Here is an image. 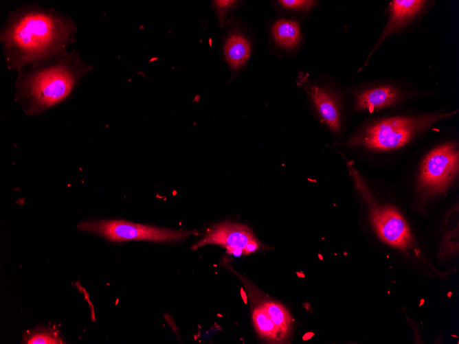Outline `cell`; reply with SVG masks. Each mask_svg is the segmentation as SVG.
<instances>
[{
    "label": "cell",
    "instance_id": "cell-1",
    "mask_svg": "<svg viewBox=\"0 0 459 344\" xmlns=\"http://www.w3.org/2000/svg\"><path fill=\"white\" fill-rule=\"evenodd\" d=\"M76 24L69 16L37 3H23L8 13L1 29L8 68L18 73L66 53L76 41Z\"/></svg>",
    "mask_w": 459,
    "mask_h": 344
},
{
    "label": "cell",
    "instance_id": "cell-2",
    "mask_svg": "<svg viewBox=\"0 0 459 344\" xmlns=\"http://www.w3.org/2000/svg\"><path fill=\"white\" fill-rule=\"evenodd\" d=\"M91 70L74 49L27 66L18 72L15 100L27 115H38L69 97Z\"/></svg>",
    "mask_w": 459,
    "mask_h": 344
},
{
    "label": "cell",
    "instance_id": "cell-3",
    "mask_svg": "<svg viewBox=\"0 0 459 344\" xmlns=\"http://www.w3.org/2000/svg\"><path fill=\"white\" fill-rule=\"evenodd\" d=\"M435 113L423 115L397 116L382 119L352 135L343 146L376 151L398 149L436 123L455 115Z\"/></svg>",
    "mask_w": 459,
    "mask_h": 344
},
{
    "label": "cell",
    "instance_id": "cell-4",
    "mask_svg": "<svg viewBox=\"0 0 459 344\" xmlns=\"http://www.w3.org/2000/svg\"><path fill=\"white\" fill-rule=\"evenodd\" d=\"M347 168L354 185L365 203L369 220L378 238L385 244L406 255L419 257L410 228L401 212L393 205L381 203L363 176L351 162Z\"/></svg>",
    "mask_w": 459,
    "mask_h": 344
},
{
    "label": "cell",
    "instance_id": "cell-5",
    "mask_svg": "<svg viewBox=\"0 0 459 344\" xmlns=\"http://www.w3.org/2000/svg\"><path fill=\"white\" fill-rule=\"evenodd\" d=\"M459 171V150L449 141L431 150L423 158L416 181L419 197L428 199L444 194L454 183Z\"/></svg>",
    "mask_w": 459,
    "mask_h": 344
},
{
    "label": "cell",
    "instance_id": "cell-6",
    "mask_svg": "<svg viewBox=\"0 0 459 344\" xmlns=\"http://www.w3.org/2000/svg\"><path fill=\"white\" fill-rule=\"evenodd\" d=\"M77 228L81 231L98 235L111 242L146 240L170 242L198 234L196 230L157 227L124 220H87L80 222Z\"/></svg>",
    "mask_w": 459,
    "mask_h": 344
},
{
    "label": "cell",
    "instance_id": "cell-7",
    "mask_svg": "<svg viewBox=\"0 0 459 344\" xmlns=\"http://www.w3.org/2000/svg\"><path fill=\"white\" fill-rule=\"evenodd\" d=\"M270 52L278 58L295 55L302 42L300 23L280 15L271 18L266 25Z\"/></svg>",
    "mask_w": 459,
    "mask_h": 344
},
{
    "label": "cell",
    "instance_id": "cell-8",
    "mask_svg": "<svg viewBox=\"0 0 459 344\" xmlns=\"http://www.w3.org/2000/svg\"><path fill=\"white\" fill-rule=\"evenodd\" d=\"M257 239L252 230L247 225L225 222L207 229L203 236L194 244L191 249L196 250L206 244H219L224 247L229 254L235 249L244 250L247 243Z\"/></svg>",
    "mask_w": 459,
    "mask_h": 344
},
{
    "label": "cell",
    "instance_id": "cell-9",
    "mask_svg": "<svg viewBox=\"0 0 459 344\" xmlns=\"http://www.w3.org/2000/svg\"><path fill=\"white\" fill-rule=\"evenodd\" d=\"M304 89L321 121L331 132L338 134L342 124L339 95L333 89L317 82H307Z\"/></svg>",
    "mask_w": 459,
    "mask_h": 344
},
{
    "label": "cell",
    "instance_id": "cell-10",
    "mask_svg": "<svg viewBox=\"0 0 459 344\" xmlns=\"http://www.w3.org/2000/svg\"><path fill=\"white\" fill-rule=\"evenodd\" d=\"M252 49V39L240 27H234L229 31L223 49L225 60L233 72L236 73L246 65Z\"/></svg>",
    "mask_w": 459,
    "mask_h": 344
},
{
    "label": "cell",
    "instance_id": "cell-11",
    "mask_svg": "<svg viewBox=\"0 0 459 344\" xmlns=\"http://www.w3.org/2000/svg\"><path fill=\"white\" fill-rule=\"evenodd\" d=\"M402 93L390 86H381L355 93L354 106L357 111L373 112L397 102Z\"/></svg>",
    "mask_w": 459,
    "mask_h": 344
},
{
    "label": "cell",
    "instance_id": "cell-12",
    "mask_svg": "<svg viewBox=\"0 0 459 344\" xmlns=\"http://www.w3.org/2000/svg\"><path fill=\"white\" fill-rule=\"evenodd\" d=\"M425 1L394 0L391 1L389 21L384 29L380 42L388 36L405 26L423 8Z\"/></svg>",
    "mask_w": 459,
    "mask_h": 344
},
{
    "label": "cell",
    "instance_id": "cell-13",
    "mask_svg": "<svg viewBox=\"0 0 459 344\" xmlns=\"http://www.w3.org/2000/svg\"><path fill=\"white\" fill-rule=\"evenodd\" d=\"M318 1L312 0H273L271 8L278 15L292 19L298 23L299 17L305 14L317 5Z\"/></svg>",
    "mask_w": 459,
    "mask_h": 344
},
{
    "label": "cell",
    "instance_id": "cell-14",
    "mask_svg": "<svg viewBox=\"0 0 459 344\" xmlns=\"http://www.w3.org/2000/svg\"><path fill=\"white\" fill-rule=\"evenodd\" d=\"M252 319L260 337L269 342H280L284 338L260 304L253 310Z\"/></svg>",
    "mask_w": 459,
    "mask_h": 344
},
{
    "label": "cell",
    "instance_id": "cell-15",
    "mask_svg": "<svg viewBox=\"0 0 459 344\" xmlns=\"http://www.w3.org/2000/svg\"><path fill=\"white\" fill-rule=\"evenodd\" d=\"M260 305L284 338L289 333L292 323L289 311L281 303L270 299L262 301Z\"/></svg>",
    "mask_w": 459,
    "mask_h": 344
},
{
    "label": "cell",
    "instance_id": "cell-16",
    "mask_svg": "<svg viewBox=\"0 0 459 344\" xmlns=\"http://www.w3.org/2000/svg\"><path fill=\"white\" fill-rule=\"evenodd\" d=\"M22 343L26 344L65 343L59 331L54 327H36L26 331L23 335Z\"/></svg>",
    "mask_w": 459,
    "mask_h": 344
},
{
    "label": "cell",
    "instance_id": "cell-17",
    "mask_svg": "<svg viewBox=\"0 0 459 344\" xmlns=\"http://www.w3.org/2000/svg\"><path fill=\"white\" fill-rule=\"evenodd\" d=\"M238 2L240 1L232 0H218L212 1L214 9L215 10L219 19V25L221 27H223L225 23L227 14L236 7Z\"/></svg>",
    "mask_w": 459,
    "mask_h": 344
},
{
    "label": "cell",
    "instance_id": "cell-18",
    "mask_svg": "<svg viewBox=\"0 0 459 344\" xmlns=\"http://www.w3.org/2000/svg\"><path fill=\"white\" fill-rule=\"evenodd\" d=\"M458 225L453 229H449L445 233L442 245V251L443 253H452L458 251V243L455 240H458Z\"/></svg>",
    "mask_w": 459,
    "mask_h": 344
},
{
    "label": "cell",
    "instance_id": "cell-19",
    "mask_svg": "<svg viewBox=\"0 0 459 344\" xmlns=\"http://www.w3.org/2000/svg\"><path fill=\"white\" fill-rule=\"evenodd\" d=\"M260 246L261 244L258 242V239L252 240L249 241L245 246L243 250V254L249 255L251 253H254L256 251Z\"/></svg>",
    "mask_w": 459,
    "mask_h": 344
},
{
    "label": "cell",
    "instance_id": "cell-20",
    "mask_svg": "<svg viewBox=\"0 0 459 344\" xmlns=\"http://www.w3.org/2000/svg\"><path fill=\"white\" fill-rule=\"evenodd\" d=\"M241 292H242L243 298L245 302L246 303L247 302V299H246V296L245 295V293L243 290H241Z\"/></svg>",
    "mask_w": 459,
    "mask_h": 344
}]
</instances>
